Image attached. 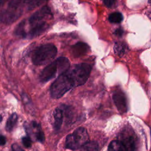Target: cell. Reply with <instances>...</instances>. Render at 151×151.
<instances>
[{
  "label": "cell",
  "mask_w": 151,
  "mask_h": 151,
  "mask_svg": "<svg viewBox=\"0 0 151 151\" xmlns=\"http://www.w3.org/2000/svg\"><path fill=\"white\" fill-rule=\"evenodd\" d=\"M70 61L66 57H61L49 64L41 71L39 79L41 83H46L66 72L70 68Z\"/></svg>",
  "instance_id": "cell-1"
},
{
  "label": "cell",
  "mask_w": 151,
  "mask_h": 151,
  "mask_svg": "<svg viewBox=\"0 0 151 151\" xmlns=\"http://www.w3.org/2000/svg\"><path fill=\"white\" fill-rule=\"evenodd\" d=\"M57 53V49L54 44H41L33 51L31 54L32 63L35 65H45L54 59Z\"/></svg>",
  "instance_id": "cell-2"
},
{
  "label": "cell",
  "mask_w": 151,
  "mask_h": 151,
  "mask_svg": "<svg viewBox=\"0 0 151 151\" xmlns=\"http://www.w3.org/2000/svg\"><path fill=\"white\" fill-rule=\"evenodd\" d=\"M75 87L73 79L68 73V70L58 76L50 86V91L53 99L63 97L67 91Z\"/></svg>",
  "instance_id": "cell-3"
},
{
  "label": "cell",
  "mask_w": 151,
  "mask_h": 151,
  "mask_svg": "<svg viewBox=\"0 0 151 151\" xmlns=\"http://www.w3.org/2000/svg\"><path fill=\"white\" fill-rule=\"evenodd\" d=\"M88 139L87 130L81 127L76 129L73 133L67 136L65 146L68 149L76 150L80 149L84 144L88 142Z\"/></svg>",
  "instance_id": "cell-4"
},
{
  "label": "cell",
  "mask_w": 151,
  "mask_h": 151,
  "mask_svg": "<svg viewBox=\"0 0 151 151\" xmlns=\"http://www.w3.org/2000/svg\"><path fill=\"white\" fill-rule=\"evenodd\" d=\"M91 67L86 63H81L74 65L68 70V73L73 80L74 86H80L84 84L87 80Z\"/></svg>",
  "instance_id": "cell-5"
},
{
  "label": "cell",
  "mask_w": 151,
  "mask_h": 151,
  "mask_svg": "<svg viewBox=\"0 0 151 151\" xmlns=\"http://www.w3.org/2000/svg\"><path fill=\"white\" fill-rule=\"evenodd\" d=\"M22 14V8L19 0H13L8 7L0 12V21L9 24L15 21Z\"/></svg>",
  "instance_id": "cell-6"
},
{
  "label": "cell",
  "mask_w": 151,
  "mask_h": 151,
  "mask_svg": "<svg viewBox=\"0 0 151 151\" xmlns=\"http://www.w3.org/2000/svg\"><path fill=\"white\" fill-rule=\"evenodd\" d=\"M52 14L50 8L47 6H44L34 12L28 19L29 25L45 21L46 19L51 18Z\"/></svg>",
  "instance_id": "cell-7"
},
{
  "label": "cell",
  "mask_w": 151,
  "mask_h": 151,
  "mask_svg": "<svg viewBox=\"0 0 151 151\" xmlns=\"http://www.w3.org/2000/svg\"><path fill=\"white\" fill-rule=\"evenodd\" d=\"M113 99L118 111L123 114L127 111V103L126 96L121 90L115 91L113 94Z\"/></svg>",
  "instance_id": "cell-8"
},
{
  "label": "cell",
  "mask_w": 151,
  "mask_h": 151,
  "mask_svg": "<svg viewBox=\"0 0 151 151\" xmlns=\"http://www.w3.org/2000/svg\"><path fill=\"white\" fill-rule=\"evenodd\" d=\"M88 50V44L83 42H78L71 47V54L74 57H80L85 55Z\"/></svg>",
  "instance_id": "cell-9"
},
{
  "label": "cell",
  "mask_w": 151,
  "mask_h": 151,
  "mask_svg": "<svg viewBox=\"0 0 151 151\" xmlns=\"http://www.w3.org/2000/svg\"><path fill=\"white\" fill-rule=\"evenodd\" d=\"M126 147L127 151H134L136 148V142L134 137L129 134L124 133L121 136V139L119 140Z\"/></svg>",
  "instance_id": "cell-10"
},
{
  "label": "cell",
  "mask_w": 151,
  "mask_h": 151,
  "mask_svg": "<svg viewBox=\"0 0 151 151\" xmlns=\"http://www.w3.org/2000/svg\"><path fill=\"white\" fill-rule=\"evenodd\" d=\"M54 116V127L56 130H58L60 129L63 120V109L60 107L56 108L53 113Z\"/></svg>",
  "instance_id": "cell-11"
},
{
  "label": "cell",
  "mask_w": 151,
  "mask_h": 151,
  "mask_svg": "<svg viewBox=\"0 0 151 151\" xmlns=\"http://www.w3.org/2000/svg\"><path fill=\"white\" fill-rule=\"evenodd\" d=\"M47 1V0H24V4L28 10L31 11L42 5Z\"/></svg>",
  "instance_id": "cell-12"
},
{
  "label": "cell",
  "mask_w": 151,
  "mask_h": 151,
  "mask_svg": "<svg viewBox=\"0 0 151 151\" xmlns=\"http://www.w3.org/2000/svg\"><path fill=\"white\" fill-rule=\"evenodd\" d=\"M26 22L25 20L22 21L14 29V33L15 35L21 37L22 38H27V31L25 29Z\"/></svg>",
  "instance_id": "cell-13"
},
{
  "label": "cell",
  "mask_w": 151,
  "mask_h": 151,
  "mask_svg": "<svg viewBox=\"0 0 151 151\" xmlns=\"http://www.w3.org/2000/svg\"><path fill=\"white\" fill-rule=\"evenodd\" d=\"M108 151H127L123 143L119 140H113L108 146Z\"/></svg>",
  "instance_id": "cell-14"
},
{
  "label": "cell",
  "mask_w": 151,
  "mask_h": 151,
  "mask_svg": "<svg viewBox=\"0 0 151 151\" xmlns=\"http://www.w3.org/2000/svg\"><path fill=\"white\" fill-rule=\"evenodd\" d=\"M18 120V115L16 113H13L8 119L6 125L5 129L7 132H11L14 129L15 125L16 124Z\"/></svg>",
  "instance_id": "cell-15"
},
{
  "label": "cell",
  "mask_w": 151,
  "mask_h": 151,
  "mask_svg": "<svg viewBox=\"0 0 151 151\" xmlns=\"http://www.w3.org/2000/svg\"><path fill=\"white\" fill-rule=\"evenodd\" d=\"M80 151H99V146L96 141H88L80 149Z\"/></svg>",
  "instance_id": "cell-16"
},
{
  "label": "cell",
  "mask_w": 151,
  "mask_h": 151,
  "mask_svg": "<svg viewBox=\"0 0 151 151\" xmlns=\"http://www.w3.org/2000/svg\"><path fill=\"white\" fill-rule=\"evenodd\" d=\"M123 19V15L120 12H116L111 14L109 17V21L112 23H120Z\"/></svg>",
  "instance_id": "cell-17"
},
{
  "label": "cell",
  "mask_w": 151,
  "mask_h": 151,
  "mask_svg": "<svg viewBox=\"0 0 151 151\" xmlns=\"http://www.w3.org/2000/svg\"><path fill=\"white\" fill-rule=\"evenodd\" d=\"M114 50V52L117 55H119V56H122L125 52L126 46L124 44L120 42L116 43L115 44Z\"/></svg>",
  "instance_id": "cell-18"
},
{
  "label": "cell",
  "mask_w": 151,
  "mask_h": 151,
  "mask_svg": "<svg viewBox=\"0 0 151 151\" xmlns=\"http://www.w3.org/2000/svg\"><path fill=\"white\" fill-rule=\"evenodd\" d=\"M22 142L24 146L26 147H30L32 145V140L28 136L23 137L22 138Z\"/></svg>",
  "instance_id": "cell-19"
},
{
  "label": "cell",
  "mask_w": 151,
  "mask_h": 151,
  "mask_svg": "<svg viewBox=\"0 0 151 151\" xmlns=\"http://www.w3.org/2000/svg\"><path fill=\"white\" fill-rule=\"evenodd\" d=\"M21 97H22V101L25 105L29 106L30 104H31V99L29 98V96L27 94H26L25 93H22L21 95Z\"/></svg>",
  "instance_id": "cell-20"
},
{
  "label": "cell",
  "mask_w": 151,
  "mask_h": 151,
  "mask_svg": "<svg viewBox=\"0 0 151 151\" xmlns=\"http://www.w3.org/2000/svg\"><path fill=\"white\" fill-rule=\"evenodd\" d=\"M12 151H24V149L17 143H14L11 146Z\"/></svg>",
  "instance_id": "cell-21"
},
{
  "label": "cell",
  "mask_w": 151,
  "mask_h": 151,
  "mask_svg": "<svg viewBox=\"0 0 151 151\" xmlns=\"http://www.w3.org/2000/svg\"><path fill=\"white\" fill-rule=\"evenodd\" d=\"M116 0H103L105 5L109 8L111 7L115 3Z\"/></svg>",
  "instance_id": "cell-22"
},
{
  "label": "cell",
  "mask_w": 151,
  "mask_h": 151,
  "mask_svg": "<svg viewBox=\"0 0 151 151\" xmlns=\"http://www.w3.org/2000/svg\"><path fill=\"white\" fill-rule=\"evenodd\" d=\"M6 143V138L3 135H0V145L4 146Z\"/></svg>",
  "instance_id": "cell-23"
},
{
  "label": "cell",
  "mask_w": 151,
  "mask_h": 151,
  "mask_svg": "<svg viewBox=\"0 0 151 151\" xmlns=\"http://www.w3.org/2000/svg\"><path fill=\"white\" fill-rule=\"evenodd\" d=\"M123 32V31L122 29H117L115 31V34L117 35H119V36H121L122 35Z\"/></svg>",
  "instance_id": "cell-24"
},
{
  "label": "cell",
  "mask_w": 151,
  "mask_h": 151,
  "mask_svg": "<svg viewBox=\"0 0 151 151\" xmlns=\"http://www.w3.org/2000/svg\"><path fill=\"white\" fill-rule=\"evenodd\" d=\"M2 121V116L0 114V123H1Z\"/></svg>",
  "instance_id": "cell-25"
},
{
  "label": "cell",
  "mask_w": 151,
  "mask_h": 151,
  "mask_svg": "<svg viewBox=\"0 0 151 151\" xmlns=\"http://www.w3.org/2000/svg\"><path fill=\"white\" fill-rule=\"evenodd\" d=\"M1 1H2V0H0V3H1Z\"/></svg>",
  "instance_id": "cell-26"
}]
</instances>
